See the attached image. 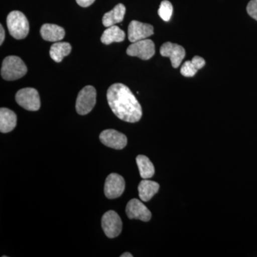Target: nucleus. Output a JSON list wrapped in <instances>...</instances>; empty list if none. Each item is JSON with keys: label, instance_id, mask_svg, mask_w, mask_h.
<instances>
[{"label": "nucleus", "instance_id": "nucleus-11", "mask_svg": "<svg viewBox=\"0 0 257 257\" xmlns=\"http://www.w3.org/2000/svg\"><path fill=\"white\" fill-rule=\"evenodd\" d=\"M160 54L162 57H170L172 67L177 68L185 57L186 52L183 47L167 42L161 47Z\"/></svg>", "mask_w": 257, "mask_h": 257}, {"label": "nucleus", "instance_id": "nucleus-21", "mask_svg": "<svg viewBox=\"0 0 257 257\" xmlns=\"http://www.w3.org/2000/svg\"><path fill=\"white\" fill-rule=\"evenodd\" d=\"M173 13V6L168 0H164L161 3L158 14L161 18L165 22L170 21Z\"/></svg>", "mask_w": 257, "mask_h": 257}, {"label": "nucleus", "instance_id": "nucleus-16", "mask_svg": "<svg viewBox=\"0 0 257 257\" xmlns=\"http://www.w3.org/2000/svg\"><path fill=\"white\" fill-rule=\"evenodd\" d=\"M160 189V184L154 181L144 179L138 186L139 196L143 202H149Z\"/></svg>", "mask_w": 257, "mask_h": 257}, {"label": "nucleus", "instance_id": "nucleus-19", "mask_svg": "<svg viewBox=\"0 0 257 257\" xmlns=\"http://www.w3.org/2000/svg\"><path fill=\"white\" fill-rule=\"evenodd\" d=\"M71 51L72 46L68 42H55L51 46L50 55L52 60L59 63L70 54Z\"/></svg>", "mask_w": 257, "mask_h": 257}, {"label": "nucleus", "instance_id": "nucleus-22", "mask_svg": "<svg viewBox=\"0 0 257 257\" xmlns=\"http://www.w3.org/2000/svg\"><path fill=\"white\" fill-rule=\"evenodd\" d=\"M246 10L248 15L257 21V0H251L248 3Z\"/></svg>", "mask_w": 257, "mask_h": 257}, {"label": "nucleus", "instance_id": "nucleus-8", "mask_svg": "<svg viewBox=\"0 0 257 257\" xmlns=\"http://www.w3.org/2000/svg\"><path fill=\"white\" fill-rule=\"evenodd\" d=\"M125 181L121 175L111 173L106 177L104 184V194L108 199L119 197L124 192Z\"/></svg>", "mask_w": 257, "mask_h": 257}, {"label": "nucleus", "instance_id": "nucleus-2", "mask_svg": "<svg viewBox=\"0 0 257 257\" xmlns=\"http://www.w3.org/2000/svg\"><path fill=\"white\" fill-rule=\"evenodd\" d=\"M27 72L28 67L20 57L17 56H9L3 60L1 75L5 80H17L23 77Z\"/></svg>", "mask_w": 257, "mask_h": 257}, {"label": "nucleus", "instance_id": "nucleus-18", "mask_svg": "<svg viewBox=\"0 0 257 257\" xmlns=\"http://www.w3.org/2000/svg\"><path fill=\"white\" fill-rule=\"evenodd\" d=\"M125 33L116 25L107 28L103 32L101 37V41L104 45H110L113 42H121L124 41Z\"/></svg>", "mask_w": 257, "mask_h": 257}, {"label": "nucleus", "instance_id": "nucleus-12", "mask_svg": "<svg viewBox=\"0 0 257 257\" xmlns=\"http://www.w3.org/2000/svg\"><path fill=\"white\" fill-rule=\"evenodd\" d=\"M126 213L130 219L149 221L152 218L151 211L138 199H131L128 202L126 207Z\"/></svg>", "mask_w": 257, "mask_h": 257}, {"label": "nucleus", "instance_id": "nucleus-25", "mask_svg": "<svg viewBox=\"0 0 257 257\" xmlns=\"http://www.w3.org/2000/svg\"><path fill=\"white\" fill-rule=\"evenodd\" d=\"M121 257H133V255L132 253L128 252H125L120 256Z\"/></svg>", "mask_w": 257, "mask_h": 257}, {"label": "nucleus", "instance_id": "nucleus-3", "mask_svg": "<svg viewBox=\"0 0 257 257\" xmlns=\"http://www.w3.org/2000/svg\"><path fill=\"white\" fill-rule=\"evenodd\" d=\"M7 25L10 35L16 40L25 39L30 32L28 20L20 11H13L8 15Z\"/></svg>", "mask_w": 257, "mask_h": 257}, {"label": "nucleus", "instance_id": "nucleus-23", "mask_svg": "<svg viewBox=\"0 0 257 257\" xmlns=\"http://www.w3.org/2000/svg\"><path fill=\"white\" fill-rule=\"evenodd\" d=\"M94 1L95 0H76L77 4L82 8H87V7L90 6L94 3Z\"/></svg>", "mask_w": 257, "mask_h": 257}, {"label": "nucleus", "instance_id": "nucleus-9", "mask_svg": "<svg viewBox=\"0 0 257 257\" xmlns=\"http://www.w3.org/2000/svg\"><path fill=\"white\" fill-rule=\"evenodd\" d=\"M103 145L114 150H122L127 145V138L124 134L114 130H106L99 135Z\"/></svg>", "mask_w": 257, "mask_h": 257}, {"label": "nucleus", "instance_id": "nucleus-15", "mask_svg": "<svg viewBox=\"0 0 257 257\" xmlns=\"http://www.w3.org/2000/svg\"><path fill=\"white\" fill-rule=\"evenodd\" d=\"M17 115L14 111L8 108H1L0 109V132L2 133H8L13 131L17 125Z\"/></svg>", "mask_w": 257, "mask_h": 257}, {"label": "nucleus", "instance_id": "nucleus-5", "mask_svg": "<svg viewBox=\"0 0 257 257\" xmlns=\"http://www.w3.org/2000/svg\"><path fill=\"white\" fill-rule=\"evenodd\" d=\"M96 92L92 86H86L79 92L76 101V110L79 114L90 112L96 104Z\"/></svg>", "mask_w": 257, "mask_h": 257}, {"label": "nucleus", "instance_id": "nucleus-4", "mask_svg": "<svg viewBox=\"0 0 257 257\" xmlns=\"http://www.w3.org/2000/svg\"><path fill=\"white\" fill-rule=\"evenodd\" d=\"M17 103L28 111H37L41 106L40 95L34 88H24L17 92L15 95Z\"/></svg>", "mask_w": 257, "mask_h": 257}, {"label": "nucleus", "instance_id": "nucleus-17", "mask_svg": "<svg viewBox=\"0 0 257 257\" xmlns=\"http://www.w3.org/2000/svg\"><path fill=\"white\" fill-rule=\"evenodd\" d=\"M205 65V60L202 57L195 56L191 61H187L182 64L180 72L184 77H192L195 75L199 69Z\"/></svg>", "mask_w": 257, "mask_h": 257}, {"label": "nucleus", "instance_id": "nucleus-10", "mask_svg": "<svg viewBox=\"0 0 257 257\" xmlns=\"http://www.w3.org/2000/svg\"><path fill=\"white\" fill-rule=\"evenodd\" d=\"M153 35L154 28L150 24L133 20L128 25V38L132 43L145 40Z\"/></svg>", "mask_w": 257, "mask_h": 257}, {"label": "nucleus", "instance_id": "nucleus-24", "mask_svg": "<svg viewBox=\"0 0 257 257\" xmlns=\"http://www.w3.org/2000/svg\"><path fill=\"white\" fill-rule=\"evenodd\" d=\"M5 37V32L3 25H0V45H3Z\"/></svg>", "mask_w": 257, "mask_h": 257}, {"label": "nucleus", "instance_id": "nucleus-7", "mask_svg": "<svg viewBox=\"0 0 257 257\" xmlns=\"http://www.w3.org/2000/svg\"><path fill=\"white\" fill-rule=\"evenodd\" d=\"M126 54L131 57H138L143 60H150L155 54V43L148 39L134 42L128 47Z\"/></svg>", "mask_w": 257, "mask_h": 257}, {"label": "nucleus", "instance_id": "nucleus-6", "mask_svg": "<svg viewBox=\"0 0 257 257\" xmlns=\"http://www.w3.org/2000/svg\"><path fill=\"white\" fill-rule=\"evenodd\" d=\"M101 227L106 236L112 239L121 232L122 221L116 211H108L101 218Z\"/></svg>", "mask_w": 257, "mask_h": 257}, {"label": "nucleus", "instance_id": "nucleus-20", "mask_svg": "<svg viewBox=\"0 0 257 257\" xmlns=\"http://www.w3.org/2000/svg\"><path fill=\"white\" fill-rule=\"evenodd\" d=\"M137 165L143 179H150L155 173V167L148 157L145 155H138L136 158Z\"/></svg>", "mask_w": 257, "mask_h": 257}, {"label": "nucleus", "instance_id": "nucleus-13", "mask_svg": "<svg viewBox=\"0 0 257 257\" xmlns=\"http://www.w3.org/2000/svg\"><path fill=\"white\" fill-rule=\"evenodd\" d=\"M40 34L42 39L47 42H59L63 40L65 36L64 28L53 24H45L42 25Z\"/></svg>", "mask_w": 257, "mask_h": 257}, {"label": "nucleus", "instance_id": "nucleus-1", "mask_svg": "<svg viewBox=\"0 0 257 257\" xmlns=\"http://www.w3.org/2000/svg\"><path fill=\"white\" fill-rule=\"evenodd\" d=\"M108 104L119 119L126 122H138L143 116V109L130 88L121 83H115L106 93Z\"/></svg>", "mask_w": 257, "mask_h": 257}, {"label": "nucleus", "instance_id": "nucleus-14", "mask_svg": "<svg viewBox=\"0 0 257 257\" xmlns=\"http://www.w3.org/2000/svg\"><path fill=\"white\" fill-rule=\"evenodd\" d=\"M126 8L123 4H118L104 14L102 18V23L105 28H109L116 24L121 23L124 20Z\"/></svg>", "mask_w": 257, "mask_h": 257}]
</instances>
